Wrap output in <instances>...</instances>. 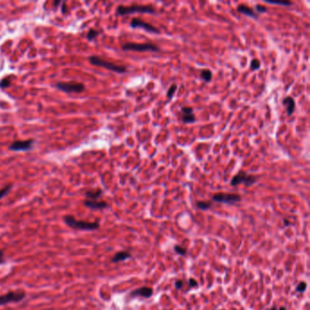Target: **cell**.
Listing matches in <instances>:
<instances>
[{"label": "cell", "mask_w": 310, "mask_h": 310, "mask_svg": "<svg viewBox=\"0 0 310 310\" xmlns=\"http://www.w3.org/2000/svg\"><path fill=\"white\" fill-rule=\"evenodd\" d=\"M306 287H307V285H306V283H305V282H300V283H299V284L296 286V290L298 293H303V292H305V291Z\"/></svg>", "instance_id": "cell-27"}, {"label": "cell", "mask_w": 310, "mask_h": 310, "mask_svg": "<svg viewBox=\"0 0 310 310\" xmlns=\"http://www.w3.org/2000/svg\"><path fill=\"white\" fill-rule=\"evenodd\" d=\"M236 10H237L239 13H241V14H243V15H245V16L249 17H252V18H254V19H257L258 17H259V15H258L257 13H256V12L254 11V9H252L251 8L247 7V6H245V5H242V4H241V5H238L237 8H236Z\"/></svg>", "instance_id": "cell-14"}, {"label": "cell", "mask_w": 310, "mask_h": 310, "mask_svg": "<svg viewBox=\"0 0 310 310\" xmlns=\"http://www.w3.org/2000/svg\"><path fill=\"white\" fill-rule=\"evenodd\" d=\"M266 3L268 4H271V5H277V6H286V7H290L293 5L292 2L290 1H287V2H275V1H266Z\"/></svg>", "instance_id": "cell-25"}, {"label": "cell", "mask_w": 310, "mask_h": 310, "mask_svg": "<svg viewBox=\"0 0 310 310\" xmlns=\"http://www.w3.org/2000/svg\"><path fill=\"white\" fill-rule=\"evenodd\" d=\"M134 13H147V14H155L156 9L153 6L150 5H132L128 7L119 6L116 8V15L118 16H126Z\"/></svg>", "instance_id": "cell-2"}, {"label": "cell", "mask_w": 310, "mask_h": 310, "mask_svg": "<svg viewBox=\"0 0 310 310\" xmlns=\"http://www.w3.org/2000/svg\"><path fill=\"white\" fill-rule=\"evenodd\" d=\"M269 310H277V309H276V307H275V306H273V307H271Z\"/></svg>", "instance_id": "cell-35"}, {"label": "cell", "mask_w": 310, "mask_h": 310, "mask_svg": "<svg viewBox=\"0 0 310 310\" xmlns=\"http://www.w3.org/2000/svg\"><path fill=\"white\" fill-rule=\"evenodd\" d=\"M153 288L152 287H139L137 289H135L133 291L130 292L129 296L131 297H137V296H140V297H144V298H149L152 296L153 295Z\"/></svg>", "instance_id": "cell-11"}, {"label": "cell", "mask_w": 310, "mask_h": 310, "mask_svg": "<svg viewBox=\"0 0 310 310\" xmlns=\"http://www.w3.org/2000/svg\"><path fill=\"white\" fill-rule=\"evenodd\" d=\"M277 310H287V308L285 306H281V307H279V309H277Z\"/></svg>", "instance_id": "cell-34"}, {"label": "cell", "mask_w": 310, "mask_h": 310, "mask_svg": "<svg viewBox=\"0 0 310 310\" xmlns=\"http://www.w3.org/2000/svg\"><path fill=\"white\" fill-rule=\"evenodd\" d=\"M284 222H285V226H286V227H287V226L289 225V222L287 223V219H284Z\"/></svg>", "instance_id": "cell-33"}, {"label": "cell", "mask_w": 310, "mask_h": 310, "mask_svg": "<svg viewBox=\"0 0 310 310\" xmlns=\"http://www.w3.org/2000/svg\"><path fill=\"white\" fill-rule=\"evenodd\" d=\"M188 286H189V288L197 287H198V283L197 282L196 279H194V278H189V280H188Z\"/></svg>", "instance_id": "cell-28"}, {"label": "cell", "mask_w": 310, "mask_h": 310, "mask_svg": "<svg viewBox=\"0 0 310 310\" xmlns=\"http://www.w3.org/2000/svg\"><path fill=\"white\" fill-rule=\"evenodd\" d=\"M258 177L253 175H248L245 171H239L236 175L233 176L230 181V185L232 187H236L240 184H244L245 187H251L252 185L257 182Z\"/></svg>", "instance_id": "cell-4"}, {"label": "cell", "mask_w": 310, "mask_h": 310, "mask_svg": "<svg viewBox=\"0 0 310 310\" xmlns=\"http://www.w3.org/2000/svg\"><path fill=\"white\" fill-rule=\"evenodd\" d=\"M35 140L34 139H27V140H17L14 141L9 146V150L11 151H28L32 149L34 146Z\"/></svg>", "instance_id": "cell-10"}, {"label": "cell", "mask_w": 310, "mask_h": 310, "mask_svg": "<svg viewBox=\"0 0 310 310\" xmlns=\"http://www.w3.org/2000/svg\"><path fill=\"white\" fill-rule=\"evenodd\" d=\"M283 105L286 106L287 107V113L288 116H292L293 113L296 110V102L293 98L291 97H287L283 100Z\"/></svg>", "instance_id": "cell-15"}, {"label": "cell", "mask_w": 310, "mask_h": 310, "mask_svg": "<svg viewBox=\"0 0 310 310\" xmlns=\"http://www.w3.org/2000/svg\"><path fill=\"white\" fill-rule=\"evenodd\" d=\"M174 250L176 251V254H178V255H180V256H183V257H184V256L187 255V248H185V247L181 246V245H175V246H174Z\"/></svg>", "instance_id": "cell-22"}, {"label": "cell", "mask_w": 310, "mask_h": 310, "mask_svg": "<svg viewBox=\"0 0 310 310\" xmlns=\"http://www.w3.org/2000/svg\"><path fill=\"white\" fill-rule=\"evenodd\" d=\"M182 122L185 124H190L196 122V116L193 114V108L190 107H182Z\"/></svg>", "instance_id": "cell-12"}, {"label": "cell", "mask_w": 310, "mask_h": 310, "mask_svg": "<svg viewBox=\"0 0 310 310\" xmlns=\"http://www.w3.org/2000/svg\"><path fill=\"white\" fill-rule=\"evenodd\" d=\"M62 13L65 14L66 13V3L63 2V6H62Z\"/></svg>", "instance_id": "cell-32"}, {"label": "cell", "mask_w": 310, "mask_h": 310, "mask_svg": "<svg viewBox=\"0 0 310 310\" xmlns=\"http://www.w3.org/2000/svg\"><path fill=\"white\" fill-rule=\"evenodd\" d=\"M11 188H12V185H7L6 188H2V189H0V199L3 198V197H5L8 194V192L10 191Z\"/></svg>", "instance_id": "cell-24"}, {"label": "cell", "mask_w": 310, "mask_h": 310, "mask_svg": "<svg viewBox=\"0 0 310 310\" xmlns=\"http://www.w3.org/2000/svg\"><path fill=\"white\" fill-rule=\"evenodd\" d=\"M102 194H103V191L98 188V189H93V190L86 191V194H85V197H86V199L97 201L98 199H99L101 197Z\"/></svg>", "instance_id": "cell-17"}, {"label": "cell", "mask_w": 310, "mask_h": 310, "mask_svg": "<svg viewBox=\"0 0 310 310\" xmlns=\"http://www.w3.org/2000/svg\"><path fill=\"white\" fill-rule=\"evenodd\" d=\"M176 89H177V86L176 84H173V85L170 86V87L168 88V90L167 92V97L168 99H172V98L174 97Z\"/></svg>", "instance_id": "cell-21"}, {"label": "cell", "mask_w": 310, "mask_h": 310, "mask_svg": "<svg viewBox=\"0 0 310 310\" xmlns=\"http://www.w3.org/2000/svg\"><path fill=\"white\" fill-rule=\"evenodd\" d=\"M57 89L65 93H81L85 90V86L82 83L77 82H58L55 86Z\"/></svg>", "instance_id": "cell-6"}, {"label": "cell", "mask_w": 310, "mask_h": 310, "mask_svg": "<svg viewBox=\"0 0 310 310\" xmlns=\"http://www.w3.org/2000/svg\"><path fill=\"white\" fill-rule=\"evenodd\" d=\"M84 205L86 207L93 210H101L108 206V204L105 201H98V200L95 201V200H88V199H85Z\"/></svg>", "instance_id": "cell-13"}, {"label": "cell", "mask_w": 310, "mask_h": 310, "mask_svg": "<svg viewBox=\"0 0 310 310\" xmlns=\"http://www.w3.org/2000/svg\"><path fill=\"white\" fill-rule=\"evenodd\" d=\"M196 206H197V208L206 211V210H208L211 207L212 204L210 202H207V201H197Z\"/></svg>", "instance_id": "cell-18"}, {"label": "cell", "mask_w": 310, "mask_h": 310, "mask_svg": "<svg viewBox=\"0 0 310 310\" xmlns=\"http://www.w3.org/2000/svg\"><path fill=\"white\" fill-rule=\"evenodd\" d=\"M124 51H137V52H158L159 47L152 43H126L122 46Z\"/></svg>", "instance_id": "cell-5"}, {"label": "cell", "mask_w": 310, "mask_h": 310, "mask_svg": "<svg viewBox=\"0 0 310 310\" xmlns=\"http://www.w3.org/2000/svg\"><path fill=\"white\" fill-rule=\"evenodd\" d=\"M131 257V254L128 251H120L118 253H116L111 259V261L113 263H118V262H122L125 261L128 258Z\"/></svg>", "instance_id": "cell-16"}, {"label": "cell", "mask_w": 310, "mask_h": 310, "mask_svg": "<svg viewBox=\"0 0 310 310\" xmlns=\"http://www.w3.org/2000/svg\"><path fill=\"white\" fill-rule=\"evenodd\" d=\"M256 10L259 13V14H262V13H265L267 11L266 8V7H263V6H260V5H256Z\"/></svg>", "instance_id": "cell-29"}, {"label": "cell", "mask_w": 310, "mask_h": 310, "mask_svg": "<svg viewBox=\"0 0 310 310\" xmlns=\"http://www.w3.org/2000/svg\"><path fill=\"white\" fill-rule=\"evenodd\" d=\"M64 221L67 226L71 228L83 230V231H94L99 228V223L97 222H87L84 220H77L72 215H67L64 218Z\"/></svg>", "instance_id": "cell-1"}, {"label": "cell", "mask_w": 310, "mask_h": 310, "mask_svg": "<svg viewBox=\"0 0 310 310\" xmlns=\"http://www.w3.org/2000/svg\"><path fill=\"white\" fill-rule=\"evenodd\" d=\"M88 60H89V62L92 65L97 66V67L104 68L106 69H108V70L116 72V73L122 74V73L127 72V68L125 66L112 63V62L107 61V60H105V59H103V58H101V57H99L98 56H91L88 57Z\"/></svg>", "instance_id": "cell-3"}, {"label": "cell", "mask_w": 310, "mask_h": 310, "mask_svg": "<svg viewBox=\"0 0 310 310\" xmlns=\"http://www.w3.org/2000/svg\"><path fill=\"white\" fill-rule=\"evenodd\" d=\"M212 200L215 202L223 203V204H234L241 201V197L237 194L229 193H218L212 197Z\"/></svg>", "instance_id": "cell-7"}, {"label": "cell", "mask_w": 310, "mask_h": 310, "mask_svg": "<svg viewBox=\"0 0 310 310\" xmlns=\"http://www.w3.org/2000/svg\"><path fill=\"white\" fill-rule=\"evenodd\" d=\"M5 263V257H4V253L3 251L0 250V264H4Z\"/></svg>", "instance_id": "cell-31"}, {"label": "cell", "mask_w": 310, "mask_h": 310, "mask_svg": "<svg viewBox=\"0 0 310 310\" xmlns=\"http://www.w3.org/2000/svg\"><path fill=\"white\" fill-rule=\"evenodd\" d=\"M200 75H201V77L206 82H208L212 79V72L209 69H202Z\"/></svg>", "instance_id": "cell-19"}, {"label": "cell", "mask_w": 310, "mask_h": 310, "mask_svg": "<svg viewBox=\"0 0 310 310\" xmlns=\"http://www.w3.org/2000/svg\"><path fill=\"white\" fill-rule=\"evenodd\" d=\"M184 284H185V282L183 280H176V283H175V287H176V289H181L183 287Z\"/></svg>", "instance_id": "cell-30"}, {"label": "cell", "mask_w": 310, "mask_h": 310, "mask_svg": "<svg viewBox=\"0 0 310 310\" xmlns=\"http://www.w3.org/2000/svg\"><path fill=\"white\" fill-rule=\"evenodd\" d=\"M250 68L253 71H256L260 68V61L258 59H253L250 63Z\"/></svg>", "instance_id": "cell-23"}, {"label": "cell", "mask_w": 310, "mask_h": 310, "mask_svg": "<svg viewBox=\"0 0 310 310\" xmlns=\"http://www.w3.org/2000/svg\"><path fill=\"white\" fill-rule=\"evenodd\" d=\"M130 26L132 28H135V29L136 28H142L145 31H146V32L153 33V34H159L160 33V30L158 27L154 26L153 25H151L146 21H143L137 17L132 18V20L130 21Z\"/></svg>", "instance_id": "cell-8"}, {"label": "cell", "mask_w": 310, "mask_h": 310, "mask_svg": "<svg viewBox=\"0 0 310 310\" xmlns=\"http://www.w3.org/2000/svg\"><path fill=\"white\" fill-rule=\"evenodd\" d=\"M11 86V80L8 78H4L0 81V88H7Z\"/></svg>", "instance_id": "cell-26"}, {"label": "cell", "mask_w": 310, "mask_h": 310, "mask_svg": "<svg viewBox=\"0 0 310 310\" xmlns=\"http://www.w3.org/2000/svg\"><path fill=\"white\" fill-rule=\"evenodd\" d=\"M98 35H99V31L95 30V29H90V30L88 31L87 35H86V38H87L89 41H92V40H94Z\"/></svg>", "instance_id": "cell-20"}, {"label": "cell", "mask_w": 310, "mask_h": 310, "mask_svg": "<svg viewBox=\"0 0 310 310\" xmlns=\"http://www.w3.org/2000/svg\"><path fill=\"white\" fill-rule=\"evenodd\" d=\"M26 297V293L22 291H11L4 296H0V306L12 302H20Z\"/></svg>", "instance_id": "cell-9"}]
</instances>
